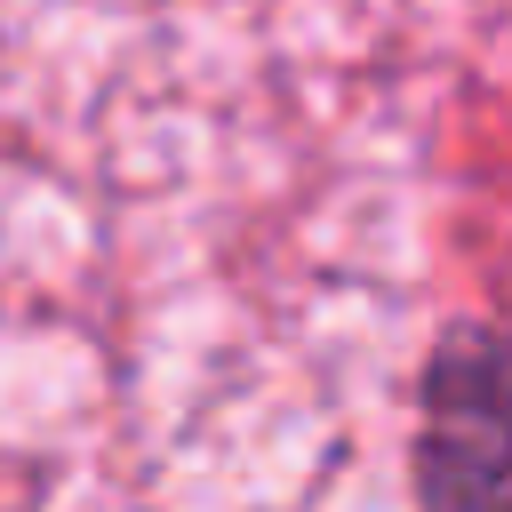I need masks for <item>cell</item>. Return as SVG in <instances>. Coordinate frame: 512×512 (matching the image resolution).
Instances as JSON below:
<instances>
[{
	"label": "cell",
	"instance_id": "obj_1",
	"mask_svg": "<svg viewBox=\"0 0 512 512\" xmlns=\"http://www.w3.org/2000/svg\"><path fill=\"white\" fill-rule=\"evenodd\" d=\"M416 512H512V328H440L416 392Z\"/></svg>",
	"mask_w": 512,
	"mask_h": 512
}]
</instances>
